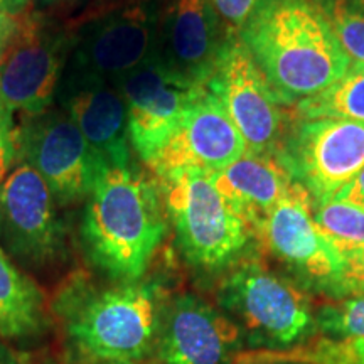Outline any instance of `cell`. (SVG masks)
Returning a JSON list of instances; mask_svg holds the SVG:
<instances>
[{
	"label": "cell",
	"instance_id": "obj_1",
	"mask_svg": "<svg viewBox=\"0 0 364 364\" xmlns=\"http://www.w3.org/2000/svg\"><path fill=\"white\" fill-rule=\"evenodd\" d=\"M238 38L282 107L316 97L351 66L316 0H260Z\"/></svg>",
	"mask_w": 364,
	"mask_h": 364
},
{
	"label": "cell",
	"instance_id": "obj_2",
	"mask_svg": "<svg viewBox=\"0 0 364 364\" xmlns=\"http://www.w3.org/2000/svg\"><path fill=\"white\" fill-rule=\"evenodd\" d=\"M161 196L132 164L100 172L81 221L86 255L98 270L120 284L142 279L167 233Z\"/></svg>",
	"mask_w": 364,
	"mask_h": 364
},
{
	"label": "cell",
	"instance_id": "obj_3",
	"mask_svg": "<svg viewBox=\"0 0 364 364\" xmlns=\"http://www.w3.org/2000/svg\"><path fill=\"white\" fill-rule=\"evenodd\" d=\"M218 304L253 351L289 353L317 336V309L309 294L258 258L230 268L218 289Z\"/></svg>",
	"mask_w": 364,
	"mask_h": 364
},
{
	"label": "cell",
	"instance_id": "obj_4",
	"mask_svg": "<svg viewBox=\"0 0 364 364\" xmlns=\"http://www.w3.org/2000/svg\"><path fill=\"white\" fill-rule=\"evenodd\" d=\"M164 306L157 287L140 280L93 289L65 312L66 334L98 364L144 361L156 351Z\"/></svg>",
	"mask_w": 364,
	"mask_h": 364
},
{
	"label": "cell",
	"instance_id": "obj_5",
	"mask_svg": "<svg viewBox=\"0 0 364 364\" xmlns=\"http://www.w3.org/2000/svg\"><path fill=\"white\" fill-rule=\"evenodd\" d=\"M159 184L177 245L189 265L221 272L243 260L257 235L213 184L211 176L191 172Z\"/></svg>",
	"mask_w": 364,
	"mask_h": 364
},
{
	"label": "cell",
	"instance_id": "obj_6",
	"mask_svg": "<svg viewBox=\"0 0 364 364\" xmlns=\"http://www.w3.org/2000/svg\"><path fill=\"white\" fill-rule=\"evenodd\" d=\"M275 152L312 206H318L336 199L364 169V124L294 117Z\"/></svg>",
	"mask_w": 364,
	"mask_h": 364
},
{
	"label": "cell",
	"instance_id": "obj_7",
	"mask_svg": "<svg viewBox=\"0 0 364 364\" xmlns=\"http://www.w3.org/2000/svg\"><path fill=\"white\" fill-rule=\"evenodd\" d=\"M257 238L307 294L331 300L348 297V273L334 247L312 218V199L294 184L257 226Z\"/></svg>",
	"mask_w": 364,
	"mask_h": 364
},
{
	"label": "cell",
	"instance_id": "obj_8",
	"mask_svg": "<svg viewBox=\"0 0 364 364\" xmlns=\"http://www.w3.org/2000/svg\"><path fill=\"white\" fill-rule=\"evenodd\" d=\"M206 90L243 136L248 152H275L290 120L238 34L223 48Z\"/></svg>",
	"mask_w": 364,
	"mask_h": 364
},
{
	"label": "cell",
	"instance_id": "obj_9",
	"mask_svg": "<svg viewBox=\"0 0 364 364\" xmlns=\"http://www.w3.org/2000/svg\"><path fill=\"white\" fill-rule=\"evenodd\" d=\"M156 39L157 0H135L86 27L65 73L118 85L154 56Z\"/></svg>",
	"mask_w": 364,
	"mask_h": 364
},
{
	"label": "cell",
	"instance_id": "obj_10",
	"mask_svg": "<svg viewBox=\"0 0 364 364\" xmlns=\"http://www.w3.org/2000/svg\"><path fill=\"white\" fill-rule=\"evenodd\" d=\"M17 150L63 204L88 198L103 171L78 127L61 108L29 117L17 132Z\"/></svg>",
	"mask_w": 364,
	"mask_h": 364
},
{
	"label": "cell",
	"instance_id": "obj_11",
	"mask_svg": "<svg viewBox=\"0 0 364 364\" xmlns=\"http://www.w3.org/2000/svg\"><path fill=\"white\" fill-rule=\"evenodd\" d=\"M54 203L51 189L27 162L0 186V241L24 265H49L63 252L65 233Z\"/></svg>",
	"mask_w": 364,
	"mask_h": 364
},
{
	"label": "cell",
	"instance_id": "obj_12",
	"mask_svg": "<svg viewBox=\"0 0 364 364\" xmlns=\"http://www.w3.org/2000/svg\"><path fill=\"white\" fill-rule=\"evenodd\" d=\"M245 152L247 144L243 136L218 100L204 90L145 164L159 181H166L191 172L215 174Z\"/></svg>",
	"mask_w": 364,
	"mask_h": 364
},
{
	"label": "cell",
	"instance_id": "obj_13",
	"mask_svg": "<svg viewBox=\"0 0 364 364\" xmlns=\"http://www.w3.org/2000/svg\"><path fill=\"white\" fill-rule=\"evenodd\" d=\"M233 36L211 0H157L154 58L186 83L206 86Z\"/></svg>",
	"mask_w": 364,
	"mask_h": 364
},
{
	"label": "cell",
	"instance_id": "obj_14",
	"mask_svg": "<svg viewBox=\"0 0 364 364\" xmlns=\"http://www.w3.org/2000/svg\"><path fill=\"white\" fill-rule=\"evenodd\" d=\"M68 63V41L38 22L19 21L0 56V107L39 115L51 108Z\"/></svg>",
	"mask_w": 364,
	"mask_h": 364
},
{
	"label": "cell",
	"instance_id": "obj_15",
	"mask_svg": "<svg viewBox=\"0 0 364 364\" xmlns=\"http://www.w3.org/2000/svg\"><path fill=\"white\" fill-rule=\"evenodd\" d=\"M240 327L194 294L164 306L156 353L161 364H233L245 348Z\"/></svg>",
	"mask_w": 364,
	"mask_h": 364
},
{
	"label": "cell",
	"instance_id": "obj_16",
	"mask_svg": "<svg viewBox=\"0 0 364 364\" xmlns=\"http://www.w3.org/2000/svg\"><path fill=\"white\" fill-rule=\"evenodd\" d=\"M117 86L127 103L130 144L144 162L166 142L206 90L176 78L154 56Z\"/></svg>",
	"mask_w": 364,
	"mask_h": 364
},
{
	"label": "cell",
	"instance_id": "obj_17",
	"mask_svg": "<svg viewBox=\"0 0 364 364\" xmlns=\"http://www.w3.org/2000/svg\"><path fill=\"white\" fill-rule=\"evenodd\" d=\"M56 97L103 169L130 166L129 115L117 85L63 71Z\"/></svg>",
	"mask_w": 364,
	"mask_h": 364
},
{
	"label": "cell",
	"instance_id": "obj_18",
	"mask_svg": "<svg viewBox=\"0 0 364 364\" xmlns=\"http://www.w3.org/2000/svg\"><path fill=\"white\" fill-rule=\"evenodd\" d=\"M209 176L218 191L255 231L295 184L277 152L258 154L247 150L233 164Z\"/></svg>",
	"mask_w": 364,
	"mask_h": 364
},
{
	"label": "cell",
	"instance_id": "obj_19",
	"mask_svg": "<svg viewBox=\"0 0 364 364\" xmlns=\"http://www.w3.org/2000/svg\"><path fill=\"white\" fill-rule=\"evenodd\" d=\"M44 324L43 294L0 248V336L21 339Z\"/></svg>",
	"mask_w": 364,
	"mask_h": 364
},
{
	"label": "cell",
	"instance_id": "obj_20",
	"mask_svg": "<svg viewBox=\"0 0 364 364\" xmlns=\"http://www.w3.org/2000/svg\"><path fill=\"white\" fill-rule=\"evenodd\" d=\"M312 218L318 231L343 258L348 273V292L351 295L353 280L364 262V209L332 199L312 206Z\"/></svg>",
	"mask_w": 364,
	"mask_h": 364
},
{
	"label": "cell",
	"instance_id": "obj_21",
	"mask_svg": "<svg viewBox=\"0 0 364 364\" xmlns=\"http://www.w3.org/2000/svg\"><path fill=\"white\" fill-rule=\"evenodd\" d=\"M294 117L339 118L364 124V65H351L329 88L295 105Z\"/></svg>",
	"mask_w": 364,
	"mask_h": 364
},
{
	"label": "cell",
	"instance_id": "obj_22",
	"mask_svg": "<svg viewBox=\"0 0 364 364\" xmlns=\"http://www.w3.org/2000/svg\"><path fill=\"white\" fill-rule=\"evenodd\" d=\"M351 65H364V0H316Z\"/></svg>",
	"mask_w": 364,
	"mask_h": 364
},
{
	"label": "cell",
	"instance_id": "obj_23",
	"mask_svg": "<svg viewBox=\"0 0 364 364\" xmlns=\"http://www.w3.org/2000/svg\"><path fill=\"white\" fill-rule=\"evenodd\" d=\"M317 336L334 343L364 341V292L331 300L316 311Z\"/></svg>",
	"mask_w": 364,
	"mask_h": 364
},
{
	"label": "cell",
	"instance_id": "obj_24",
	"mask_svg": "<svg viewBox=\"0 0 364 364\" xmlns=\"http://www.w3.org/2000/svg\"><path fill=\"white\" fill-rule=\"evenodd\" d=\"M277 356L300 359L309 364H364V341L334 343V341L321 339L311 348L304 346V348L277 354Z\"/></svg>",
	"mask_w": 364,
	"mask_h": 364
},
{
	"label": "cell",
	"instance_id": "obj_25",
	"mask_svg": "<svg viewBox=\"0 0 364 364\" xmlns=\"http://www.w3.org/2000/svg\"><path fill=\"white\" fill-rule=\"evenodd\" d=\"M17 156V132L14 129V113L0 107V186L11 174Z\"/></svg>",
	"mask_w": 364,
	"mask_h": 364
},
{
	"label": "cell",
	"instance_id": "obj_26",
	"mask_svg": "<svg viewBox=\"0 0 364 364\" xmlns=\"http://www.w3.org/2000/svg\"><path fill=\"white\" fill-rule=\"evenodd\" d=\"M230 33L238 34L260 0H211Z\"/></svg>",
	"mask_w": 364,
	"mask_h": 364
},
{
	"label": "cell",
	"instance_id": "obj_27",
	"mask_svg": "<svg viewBox=\"0 0 364 364\" xmlns=\"http://www.w3.org/2000/svg\"><path fill=\"white\" fill-rule=\"evenodd\" d=\"M336 199L351 203L354 206L364 209V169L359 172V176L351 184H348L341 193L336 196Z\"/></svg>",
	"mask_w": 364,
	"mask_h": 364
},
{
	"label": "cell",
	"instance_id": "obj_28",
	"mask_svg": "<svg viewBox=\"0 0 364 364\" xmlns=\"http://www.w3.org/2000/svg\"><path fill=\"white\" fill-rule=\"evenodd\" d=\"M233 364H309V363L300 361V359L282 358L270 353H260V354H248V356H241L240 354Z\"/></svg>",
	"mask_w": 364,
	"mask_h": 364
},
{
	"label": "cell",
	"instance_id": "obj_29",
	"mask_svg": "<svg viewBox=\"0 0 364 364\" xmlns=\"http://www.w3.org/2000/svg\"><path fill=\"white\" fill-rule=\"evenodd\" d=\"M17 27H19V19L17 17L0 14V56L6 51L9 43H11L14 34H16Z\"/></svg>",
	"mask_w": 364,
	"mask_h": 364
},
{
	"label": "cell",
	"instance_id": "obj_30",
	"mask_svg": "<svg viewBox=\"0 0 364 364\" xmlns=\"http://www.w3.org/2000/svg\"><path fill=\"white\" fill-rule=\"evenodd\" d=\"M29 6V0H0V14L17 17Z\"/></svg>",
	"mask_w": 364,
	"mask_h": 364
},
{
	"label": "cell",
	"instance_id": "obj_31",
	"mask_svg": "<svg viewBox=\"0 0 364 364\" xmlns=\"http://www.w3.org/2000/svg\"><path fill=\"white\" fill-rule=\"evenodd\" d=\"M359 292H364V262H363L361 268L358 270L356 277H354L353 285H351V295L359 294Z\"/></svg>",
	"mask_w": 364,
	"mask_h": 364
},
{
	"label": "cell",
	"instance_id": "obj_32",
	"mask_svg": "<svg viewBox=\"0 0 364 364\" xmlns=\"http://www.w3.org/2000/svg\"><path fill=\"white\" fill-rule=\"evenodd\" d=\"M107 364H147V363H142V361H136V363H107Z\"/></svg>",
	"mask_w": 364,
	"mask_h": 364
}]
</instances>
